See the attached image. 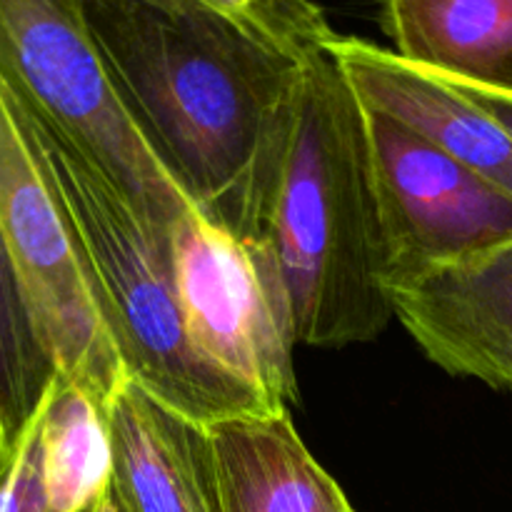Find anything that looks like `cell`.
I'll use <instances>...</instances> for the list:
<instances>
[{
  "label": "cell",
  "mask_w": 512,
  "mask_h": 512,
  "mask_svg": "<svg viewBox=\"0 0 512 512\" xmlns=\"http://www.w3.org/2000/svg\"><path fill=\"white\" fill-rule=\"evenodd\" d=\"M110 498L120 512H223L208 425L125 378L108 405Z\"/></svg>",
  "instance_id": "obj_9"
},
{
  "label": "cell",
  "mask_w": 512,
  "mask_h": 512,
  "mask_svg": "<svg viewBox=\"0 0 512 512\" xmlns=\"http://www.w3.org/2000/svg\"><path fill=\"white\" fill-rule=\"evenodd\" d=\"M100 512H103V510H100Z\"/></svg>",
  "instance_id": "obj_19"
},
{
  "label": "cell",
  "mask_w": 512,
  "mask_h": 512,
  "mask_svg": "<svg viewBox=\"0 0 512 512\" xmlns=\"http://www.w3.org/2000/svg\"><path fill=\"white\" fill-rule=\"evenodd\" d=\"M0 512H55L45 480L35 415L13 448L0 450Z\"/></svg>",
  "instance_id": "obj_16"
},
{
  "label": "cell",
  "mask_w": 512,
  "mask_h": 512,
  "mask_svg": "<svg viewBox=\"0 0 512 512\" xmlns=\"http://www.w3.org/2000/svg\"><path fill=\"white\" fill-rule=\"evenodd\" d=\"M383 28L408 63L512 95V0H383Z\"/></svg>",
  "instance_id": "obj_12"
},
{
  "label": "cell",
  "mask_w": 512,
  "mask_h": 512,
  "mask_svg": "<svg viewBox=\"0 0 512 512\" xmlns=\"http://www.w3.org/2000/svg\"><path fill=\"white\" fill-rule=\"evenodd\" d=\"M328 50L365 108L410 125L512 195V135L463 90L368 40L338 35Z\"/></svg>",
  "instance_id": "obj_10"
},
{
  "label": "cell",
  "mask_w": 512,
  "mask_h": 512,
  "mask_svg": "<svg viewBox=\"0 0 512 512\" xmlns=\"http://www.w3.org/2000/svg\"><path fill=\"white\" fill-rule=\"evenodd\" d=\"M58 375L30 313L10 250L0 233V450L15 440Z\"/></svg>",
  "instance_id": "obj_14"
},
{
  "label": "cell",
  "mask_w": 512,
  "mask_h": 512,
  "mask_svg": "<svg viewBox=\"0 0 512 512\" xmlns=\"http://www.w3.org/2000/svg\"><path fill=\"white\" fill-rule=\"evenodd\" d=\"M103 512H120L118 505H115V500L110 498V493H108V500H105V505H103Z\"/></svg>",
  "instance_id": "obj_18"
},
{
  "label": "cell",
  "mask_w": 512,
  "mask_h": 512,
  "mask_svg": "<svg viewBox=\"0 0 512 512\" xmlns=\"http://www.w3.org/2000/svg\"><path fill=\"white\" fill-rule=\"evenodd\" d=\"M128 113L185 198L240 238H268L303 63L200 0H83Z\"/></svg>",
  "instance_id": "obj_1"
},
{
  "label": "cell",
  "mask_w": 512,
  "mask_h": 512,
  "mask_svg": "<svg viewBox=\"0 0 512 512\" xmlns=\"http://www.w3.org/2000/svg\"><path fill=\"white\" fill-rule=\"evenodd\" d=\"M265 235L300 345L345 348L388 328V253L365 108L330 50L303 63Z\"/></svg>",
  "instance_id": "obj_2"
},
{
  "label": "cell",
  "mask_w": 512,
  "mask_h": 512,
  "mask_svg": "<svg viewBox=\"0 0 512 512\" xmlns=\"http://www.w3.org/2000/svg\"><path fill=\"white\" fill-rule=\"evenodd\" d=\"M393 318L450 375L512 390V240L388 280Z\"/></svg>",
  "instance_id": "obj_8"
},
{
  "label": "cell",
  "mask_w": 512,
  "mask_h": 512,
  "mask_svg": "<svg viewBox=\"0 0 512 512\" xmlns=\"http://www.w3.org/2000/svg\"><path fill=\"white\" fill-rule=\"evenodd\" d=\"M0 85L28 118L90 160L168 253L170 230L195 205L130 123L83 0H0Z\"/></svg>",
  "instance_id": "obj_4"
},
{
  "label": "cell",
  "mask_w": 512,
  "mask_h": 512,
  "mask_svg": "<svg viewBox=\"0 0 512 512\" xmlns=\"http://www.w3.org/2000/svg\"><path fill=\"white\" fill-rule=\"evenodd\" d=\"M298 63L328 53L338 38L313 0H200Z\"/></svg>",
  "instance_id": "obj_15"
},
{
  "label": "cell",
  "mask_w": 512,
  "mask_h": 512,
  "mask_svg": "<svg viewBox=\"0 0 512 512\" xmlns=\"http://www.w3.org/2000/svg\"><path fill=\"white\" fill-rule=\"evenodd\" d=\"M35 425L53 510H103L113 475L108 408L58 373L35 410Z\"/></svg>",
  "instance_id": "obj_13"
},
{
  "label": "cell",
  "mask_w": 512,
  "mask_h": 512,
  "mask_svg": "<svg viewBox=\"0 0 512 512\" xmlns=\"http://www.w3.org/2000/svg\"><path fill=\"white\" fill-rule=\"evenodd\" d=\"M208 428L223 512H355L290 413L238 415Z\"/></svg>",
  "instance_id": "obj_11"
},
{
  "label": "cell",
  "mask_w": 512,
  "mask_h": 512,
  "mask_svg": "<svg viewBox=\"0 0 512 512\" xmlns=\"http://www.w3.org/2000/svg\"><path fill=\"white\" fill-rule=\"evenodd\" d=\"M15 110L68 215L125 375L203 425L273 413L255 390L215 370L193 348L170 255L150 238L128 200L78 150L18 105Z\"/></svg>",
  "instance_id": "obj_3"
},
{
  "label": "cell",
  "mask_w": 512,
  "mask_h": 512,
  "mask_svg": "<svg viewBox=\"0 0 512 512\" xmlns=\"http://www.w3.org/2000/svg\"><path fill=\"white\" fill-rule=\"evenodd\" d=\"M365 128L388 253L385 285L512 240V195L393 115L365 108Z\"/></svg>",
  "instance_id": "obj_7"
},
{
  "label": "cell",
  "mask_w": 512,
  "mask_h": 512,
  "mask_svg": "<svg viewBox=\"0 0 512 512\" xmlns=\"http://www.w3.org/2000/svg\"><path fill=\"white\" fill-rule=\"evenodd\" d=\"M170 270L190 343L273 413L298 400L293 303L270 238H240L198 208L170 230Z\"/></svg>",
  "instance_id": "obj_5"
},
{
  "label": "cell",
  "mask_w": 512,
  "mask_h": 512,
  "mask_svg": "<svg viewBox=\"0 0 512 512\" xmlns=\"http://www.w3.org/2000/svg\"><path fill=\"white\" fill-rule=\"evenodd\" d=\"M0 233L58 373L83 385L108 408L128 375L100 313L63 203L3 85Z\"/></svg>",
  "instance_id": "obj_6"
},
{
  "label": "cell",
  "mask_w": 512,
  "mask_h": 512,
  "mask_svg": "<svg viewBox=\"0 0 512 512\" xmlns=\"http://www.w3.org/2000/svg\"><path fill=\"white\" fill-rule=\"evenodd\" d=\"M440 78V75H438ZM453 83L455 88L463 90L468 98H473L485 113L493 115L500 125L512 135V95H503V93H493V90H483V88H475V85H465V83H455V80H448Z\"/></svg>",
  "instance_id": "obj_17"
}]
</instances>
